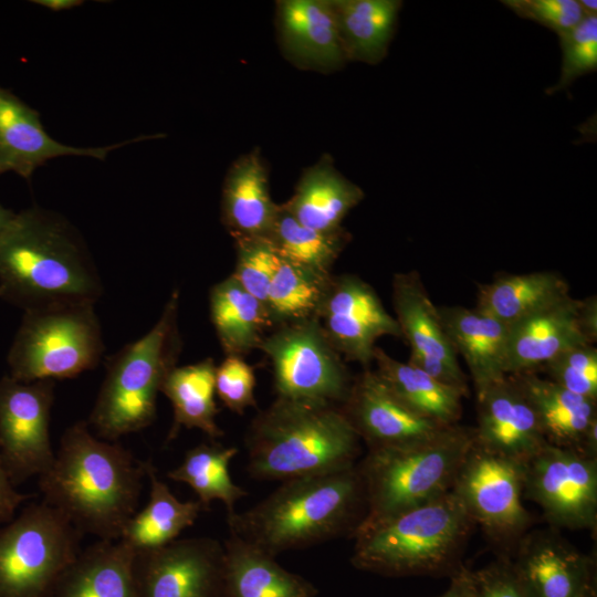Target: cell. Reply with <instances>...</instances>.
<instances>
[{"instance_id":"cell-1","label":"cell","mask_w":597,"mask_h":597,"mask_svg":"<svg viewBox=\"0 0 597 597\" xmlns=\"http://www.w3.org/2000/svg\"><path fill=\"white\" fill-rule=\"evenodd\" d=\"M144 476V461L117 441L98 438L86 420H78L63 432L38 485L42 501L83 535L118 541L137 511Z\"/></svg>"},{"instance_id":"cell-2","label":"cell","mask_w":597,"mask_h":597,"mask_svg":"<svg viewBox=\"0 0 597 597\" xmlns=\"http://www.w3.org/2000/svg\"><path fill=\"white\" fill-rule=\"evenodd\" d=\"M103 292L95 263L76 229L33 206L0 233V297L25 311L93 303Z\"/></svg>"},{"instance_id":"cell-3","label":"cell","mask_w":597,"mask_h":597,"mask_svg":"<svg viewBox=\"0 0 597 597\" xmlns=\"http://www.w3.org/2000/svg\"><path fill=\"white\" fill-rule=\"evenodd\" d=\"M365 515V491L355 464L284 481L254 506L227 516V523L230 534L276 556L353 537Z\"/></svg>"},{"instance_id":"cell-4","label":"cell","mask_w":597,"mask_h":597,"mask_svg":"<svg viewBox=\"0 0 597 597\" xmlns=\"http://www.w3.org/2000/svg\"><path fill=\"white\" fill-rule=\"evenodd\" d=\"M359 442L338 406L276 397L249 426L247 471L281 482L335 472L355 465Z\"/></svg>"},{"instance_id":"cell-5","label":"cell","mask_w":597,"mask_h":597,"mask_svg":"<svg viewBox=\"0 0 597 597\" xmlns=\"http://www.w3.org/2000/svg\"><path fill=\"white\" fill-rule=\"evenodd\" d=\"M473 524L449 491L389 519L359 525L352 537L350 562L357 569L394 577L454 573Z\"/></svg>"},{"instance_id":"cell-6","label":"cell","mask_w":597,"mask_h":597,"mask_svg":"<svg viewBox=\"0 0 597 597\" xmlns=\"http://www.w3.org/2000/svg\"><path fill=\"white\" fill-rule=\"evenodd\" d=\"M178 305L176 290L156 324L108 359L105 378L86 420L98 438L117 441L155 421L157 396L181 352Z\"/></svg>"},{"instance_id":"cell-7","label":"cell","mask_w":597,"mask_h":597,"mask_svg":"<svg viewBox=\"0 0 597 597\" xmlns=\"http://www.w3.org/2000/svg\"><path fill=\"white\" fill-rule=\"evenodd\" d=\"M474 441L473 427L455 423L409 444L368 449L357 464L366 499L360 525L389 519L451 491Z\"/></svg>"},{"instance_id":"cell-8","label":"cell","mask_w":597,"mask_h":597,"mask_svg":"<svg viewBox=\"0 0 597 597\" xmlns=\"http://www.w3.org/2000/svg\"><path fill=\"white\" fill-rule=\"evenodd\" d=\"M93 303H70L23 312L8 353L19 381L74 378L94 369L105 350Z\"/></svg>"},{"instance_id":"cell-9","label":"cell","mask_w":597,"mask_h":597,"mask_svg":"<svg viewBox=\"0 0 597 597\" xmlns=\"http://www.w3.org/2000/svg\"><path fill=\"white\" fill-rule=\"evenodd\" d=\"M83 534L44 501L0 526V597H49L81 552Z\"/></svg>"},{"instance_id":"cell-10","label":"cell","mask_w":597,"mask_h":597,"mask_svg":"<svg viewBox=\"0 0 597 597\" xmlns=\"http://www.w3.org/2000/svg\"><path fill=\"white\" fill-rule=\"evenodd\" d=\"M258 349L271 360L277 398L341 406L353 380L317 318L276 326Z\"/></svg>"},{"instance_id":"cell-11","label":"cell","mask_w":597,"mask_h":597,"mask_svg":"<svg viewBox=\"0 0 597 597\" xmlns=\"http://www.w3.org/2000/svg\"><path fill=\"white\" fill-rule=\"evenodd\" d=\"M524 464L489 452L474 441L451 491L460 499L473 523L493 540L514 542L532 519L522 502Z\"/></svg>"},{"instance_id":"cell-12","label":"cell","mask_w":597,"mask_h":597,"mask_svg":"<svg viewBox=\"0 0 597 597\" xmlns=\"http://www.w3.org/2000/svg\"><path fill=\"white\" fill-rule=\"evenodd\" d=\"M523 496L534 501L554 526L594 530L597 458L547 443L524 464Z\"/></svg>"},{"instance_id":"cell-13","label":"cell","mask_w":597,"mask_h":597,"mask_svg":"<svg viewBox=\"0 0 597 597\" xmlns=\"http://www.w3.org/2000/svg\"><path fill=\"white\" fill-rule=\"evenodd\" d=\"M54 380L23 383L0 378V454L14 486L50 468Z\"/></svg>"},{"instance_id":"cell-14","label":"cell","mask_w":597,"mask_h":597,"mask_svg":"<svg viewBox=\"0 0 597 597\" xmlns=\"http://www.w3.org/2000/svg\"><path fill=\"white\" fill-rule=\"evenodd\" d=\"M223 565V543L212 537L177 538L137 552L138 597H220Z\"/></svg>"},{"instance_id":"cell-15","label":"cell","mask_w":597,"mask_h":597,"mask_svg":"<svg viewBox=\"0 0 597 597\" xmlns=\"http://www.w3.org/2000/svg\"><path fill=\"white\" fill-rule=\"evenodd\" d=\"M317 320L341 356L364 366L374 360L378 338L401 336L375 290L353 274L333 275Z\"/></svg>"},{"instance_id":"cell-16","label":"cell","mask_w":597,"mask_h":597,"mask_svg":"<svg viewBox=\"0 0 597 597\" xmlns=\"http://www.w3.org/2000/svg\"><path fill=\"white\" fill-rule=\"evenodd\" d=\"M511 570L526 597H596L595 565L562 536H522Z\"/></svg>"},{"instance_id":"cell-17","label":"cell","mask_w":597,"mask_h":597,"mask_svg":"<svg viewBox=\"0 0 597 597\" xmlns=\"http://www.w3.org/2000/svg\"><path fill=\"white\" fill-rule=\"evenodd\" d=\"M339 408L368 449L409 444L447 427L412 411L369 369L353 380Z\"/></svg>"},{"instance_id":"cell-18","label":"cell","mask_w":597,"mask_h":597,"mask_svg":"<svg viewBox=\"0 0 597 597\" xmlns=\"http://www.w3.org/2000/svg\"><path fill=\"white\" fill-rule=\"evenodd\" d=\"M475 443L525 464L546 444L535 411L511 375L476 395Z\"/></svg>"},{"instance_id":"cell-19","label":"cell","mask_w":597,"mask_h":597,"mask_svg":"<svg viewBox=\"0 0 597 597\" xmlns=\"http://www.w3.org/2000/svg\"><path fill=\"white\" fill-rule=\"evenodd\" d=\"M275 27L282 54L298 69L332 73L347 62L332 0H279Z\"/></svg>"},{"instance_id":"cell-20","label":"cell","mask_w":597,"mask_h":597,"mask_svg":"<svg viewBox=\"0 0 597 597\" xmlns=\"http://www.w3.org/2000/svg\"><path fill=\"white\" fill-rule=\"evenodd\" d=\"M156 136H140L121 144L80 148L53 139L38 111L0 86V175L12 171L29 180L34 170L61 156H86L104 160L118 147Z\"/></svg>"},{"instance_id":"cell-21","label":"cell","mask_w":597,"mask_h":597,"mask_svg":"<svg viewBox=\"0 0 597 597\" xmlns=\"http://www.w3.org/2000/svg\"><path fill=\"white\" fill-rule=\"evenodd\" d=\"M578 307L579 300L569 294L509 326L506 375L537 373L563 352L589 344Z\"/></svg>"},{"instance_id":"cell-22","label":"cell","mask_w":597,"mask_h":597,"mask_svg":"<svg viewBox=\"0 0 597 597\" xmlns=\"http://www.w3.org/2000/svg\"><path fill=\"white\" fill-rule=\"evenodd\" d=\"M438 311L457 356L470 370L476 395L503 379L509 326L475 307L444 305Z\"/></svg>"},{"instance_id":"cell-23","label":"cell","mask_w":597,"mask_h":597,"mask_svg":"<svg viewBox=\"0 0 597 597\" xmlns=\"http://www.w3.org/2000/svg\"><path fill=\"white\" fill-rule=\"evenodd\" d=\"M277 209L259 149L240 156L229 167L222 186L221 221L226 229L234 241L266 239Z\"/></svg>"},{"instance_id":"cell-24","label":"cell","mask_w":597,"mask_h":597,"mask_svg":"<svg viewBox=\"0 0 597 597\" xmlns=\"http://www.w3.org/2000/svg\"><path fill=\"white\" fill-rule=\"evenodd\" d=\"M135 556L121 540H98L81 549L49 597H138Z\"/></svg>"},{"instance_id":"cell-25","label":"cell","mask_w":597,"mask_h":597,"mask_svg":"<svg viewBox=\"0 0 597 597\" xmlns=\"http://www.w3.org/2000/svg\"><path fill=\"white\" fill-rule=\"evenodd\" d=\"M220 597H318L304 577L283 568L275 556L230 534L223 542Z\"/></svg>"},{"instance_id":"cell-26","label":"cell","mask_w":597,"mask_h":597,"mask_svg":"<svg viewBox=\"0 0 597 597\" xmlns=\"http://www.w3.org/2000/svg\"><path fill=\"white\" fill-rule=\"evenodd\" d=\"M363 198V189L344 177L328 155H323L303 171L294 193L282 206L301 224L331 232L343 228L342 221Z\"/></svg>"},{"instance_id":"cell-27","label":"cell","mask_w":597,"mask_h":597,"mask_svg":"<svg viewBox=\"0 0 597 597\" xmlns=\"http://www.w3.org/2000/svg\"><path fill=\"white\" fill-rule=\"evenodd\" d=\"M532 405L548 444L580 452L597 401L574 394L537 373L511 375Z\"/></svg>"},{"instance_id":"cell-28","label":"cell","mask_w":597,"mask_h":597,"mask_svg":"<svg viewBox=\"0 0 597 597\" xmlns=\"http://www.w3.org/2000/svg\"><path fill=\"white\" fill-rule=\"evenodd\" d=\"M392 302L401 336L410 345V354L432 357L460 367L458 356L447 336L436 306L417 271L396 273L392 279Z\"/></svg>"},{"instance_id":"cell-29","label":"cell","mask_w":597,"mask_h":597,"mask_svg":"<svg viewBox=\"0 0 597 597\" xmlns=\"http://www.w3.org/2000/svg\"><path fill=\"white\" fill-rule=\"evenodd\" d=\"M343 50L348 61L381 62L395 35L402 1L332 0Z\"/></svg>"},{"instance_id":"cell-30","label":"cell","mask_w":597,"mask_h":597,"mask_svg":"<svg viewBox=\"0 0 597 597\" xmlns=\"http://www.w3.org/2000/svg\"><path fill=\"white\" fill-rule=\"evenodd\" d=\"M145 465L150 486L148 503L127 521L119 538L136 553L158 548L177 540L205 511L198 500L177 499L168 485L159 480L151 461H145Z\"/></svg>"},{"instance_id":"cell-31","label":"cell","mask_w":597,"mask_h":597,"mask_svg":"<svg viewBox=\"0 0 597 597\" xmlns=\"http://www.w3.org/2000/svg\"><path fill=\"white\" fill-rule=\"evenodd\" d=\"M210 318L227 356L242 357L258 348L274 324L263 302L248 293L231 275L213 285Z\"/></svg>"},{"instance_id":"cell-32","label":"cell","mask_w":597,"mask_h":597,"mask_svg":"<svg viewBox=\"0 0 597 597\" xmlns=\"http://www.w3.org/2000/svg\"><path fill=\"white\" fill-rule=\"evenodd\" d=\"M373 362L376 363V374L412 411L441 426L458 423L462 398L467 394L392 358L379 347L375 348Z\"/></svg>"},{"instance_id":"cell-33","label":"cell","mask_w":597,"mask_h":597,"mask_svg":"<svg viewBox=\"0 0 597 597\" xmlns=\"http://www.w3.org/2000/svg\"><path fill=\"white\" fill-rule=\"evenodd\" d=\"M567 295L569 285L557 272L506 274L480 285L475 308L511 326Z\"/></svg>"},{"instance_id":"cell-34","label":"cell","mask_w":597,"mask_h":597,"mask_svg":"<svg viewBox=\"0 0 597 597\" xmlns=\"http://www.w3.org/2000/svg\"><path fill=\"white\" fill-rule=\"evenodd\" d=\"M216 367L212 358H206L195 364L176 366L167 375L160 389L171 402L174 411L167 442L176 439L181 428L199 429L210 439L224 434L216 421Z\"/></svg>"},{"instance_id":"cell-35","label":"cell","mask_w":597,"mask_h":597,"mask_svg":"<svg viewBox=\"0 0 597 597\" xmlns=\"http://www.w3.org/2000/svg\"><path fill=\"white\" fill-rule=\"evenodd\" d=\"M238 452L235 447L200 443L189 449L182 462L168 471L167 476L191 488L205 511L218 500L224 504L227 516L232 515L234 504L248 495V491L235 484L229 473L230 462Z\"/></svg>"},{"instance_id":"cell-36","label":"cell","mask_w":597,"mask_h":597,"mask_svg":"<svg viewBox=\"0 0 597 597\" xmlns=\"http://www.w3.org/2000/svg\"><path fill=\"white\" fill-rule=\"evenodd\" d=\"M266 239L281 259L320 275L332 276V266L350 235L343 228L324 232L305 227L279 205Z\"/></svg>"},{"instance_id":"cell-37","label":"cell","mask_w":597,"mask_h":597,"mask_svg":"<svg viewBox=\"0 0 597 597\" xmlns=\"http://www.w3.org/2000/svg\"><path fill=\"white\" fill-rule=\"evenodd\" d=\"M332 277L279 256L265 302L274 326L317 318Z\"/></svg>"},{"instance_id":"cell-38","label":"cell","mask_w":597,"mask_h":597,"mask_svg":"<svg viewBox=\"0 0 597 597\" xmlns=\"http://www.w3.org/2000/svg\"><path fill=\"white\" fill-rule=\"evenodd\" d=\"M557 36L563 55L561 76L547 94L565 90L578 77L596 71L597 15L584 17L577 25Z\"/></svg>"},{"instance_id":"cell-39","label":"cell","mask_w":597,"mask_h":597,"mask_svg":"<svg viewBox=\"0 0 597 597\" xmlns=\"http://www.w3.org/2000/svg\"><path fill=\"white\" fill-rule=\"evenodd\" d=\"M237 263L231 276L251 295L265 304L279 263V255L265 238L235 240Z\"/></svg>"},{"instance_id":"cell-40","label":"cell","mask_w":597,"mask_h":597,"mask_svg":"<svg viewBox=\"0 0 597 597\" xmlns=\"http://www.w3.org/2000/svg\"><path fill=\"white\" fill-rule=\"evenodd\" d=\"M549 380L563 388L597 401V348L591 344L574 346L542 368Z\"/></svg>"},{"instance_id":"cell-41","label":"cell","mask_w":597,"mask_h":597,"mask_svg":"<svg viewBox=\"0 0 597 597\" xmlns=\"http://www.w3.org/2000/svg\"><path fill=\"white\" fill-rule=\"evenodd\" d=\"M214 387L221 402L234 413L256 407L254 370L240 356H227L216 367Z\"/></svg>"},{"instance_id":"cell-42","label":"cell","mask_w":597,"mask_h":597,"mask_svg":"<svg viewBox=\"0 0 597 597\" xmlns=\"http://www.w3.org/2000/svg\"><path fill=\"white\" fill-rule=\"evenodd\" d=\"M502 3L519 17L556 34L570 30L584 18L577 0H504Z\"/></svg>"},{"instance_id":"cell-43","label":"cell","mask_w":597,"mask_h":597,"mask_svg":"<svg viewBox=\"0 0 597 597\" xmlns=\"http://www.w3.org/2000/svg\"><path fill=\"white\" fill-rule=\"evenodd\" d=\"M471 597H526L517 584L509 561L478 570L468 569Z\"/></svg>"},{"instance_id":"cell-44","label":"cell","mask_w":597,"mask_h":597,"mask_svg":"<svg viewBox=\"0 0 597 597\" xmlns=\"http://www.w3.org/2000/svg\"><path fill=\"white\" fill-rule=\"evenodd\" d=\"M32 496V495H31ZM20 493L11 482L0 454V526L15 516L19 506L31 498Z\"/></svg>"},{"instance_id":"cell-45","label":"cell","mask_w":597,"mask_h":597,"mask_svg":"<svg viewBox=\"0 0 597 597\" xmlns=\"http://www.w3.org/2000/svg\"><path fill=\"white\" fill-rule=\"evenodd\" d=\"M578 322L589 344L597 341V298L595 295L579 300Z\"/></svg>"},{"instance_id":"cell-46","label":"cell","mask_w":597,"mask_h":597,"mask_svg":"<svg viewBox=\"0 0 597 597\" xmlns=\"http://www.w3.org/2000/svg\"><path fill=\"white\" fill-rule=\"evenodd\" d=\"M437 597H471L468 568L460 566L452 574L449 588Z\"/></svg>"},{"instance_id":"cell-47","label":"cell","mask_w":597,"mask_h":597,"mask_svg":"<svg viewBox=\"0 0 597 597\" xmlns=\"http://www.w3.org/2000/svg\"><path fill=\"white\" fill-rule=\"evenodd\" d=\"M41 6L51 8L53 10H62V9H69L75 6H80L82 1H74V0H42V1H34Z\"/></svg>"},{"instance_id":"cell-48","label":"cell","mask_w":597,"mask_h":597,"mask_svg":"<svg viewBox=\"0 0 597 597\" xmlns=\"http://www.w3.org/2000/svg\"><path fill=\"white\" fill-rule=\"evenodd\" d=\"M584 17L597 15V1L595 0H577Z\"/></svg>"},{"instance_id":"cell-49","label":"cell","mask_w":597,"mask_h":597,"mask_svg":"<svg viewBox=\"0 0 597 597\" xmlns=\"http://www.w3.org/2000/svg\"><path fill=\"white\" fill-rule=\"evenodd\" d=\"M14 212L0 205V233L13 218Z\"/></svg>"}]
</instances>
